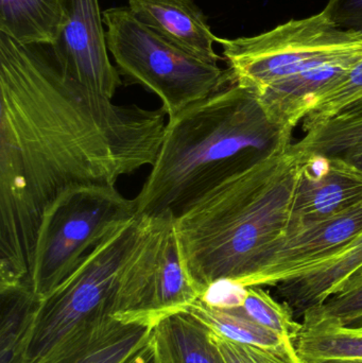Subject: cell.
Listing matches in <instances>:
<instances>
[{
	"mask_svg": "<svg viewBox=\"0 0 362 363\" xmlns=\"http://www.w3.org/2000/svg\"><path fill=\"white\" fill-rule=\"evenodd\" d=\"M166 115L89 89L55 44L0 32V289L31 284L43 218L64 192L154 164Z\"/></svg>",
	"mask_w": 362,
	"mask_h": 363,
	"instance_id": "6da1fadb",
	"label": "cell"
},
{
	"mask_svg": "<svg viewBox=\"0 0 362 363\" xmlns=\"http://www.w3.org/2000/svg\"><path fill=\"white\" fill-rule=\"evenodd\" d=\"M293 138L284 136L176 218L181 259L200 296L217 281L238 283L286 233L306 161Z\"/></svg>",
	"mask_w": 362,
	"mask_h": 363,
	"instance_id": "7a4b0ae2",
	"label": "cell"
},
{
	"mask_svg": "<svg viewBox=\"0 0 362 363\" xmlns=\"http://www.w3.org/2000/svg\"><path fill=\"white\" fill-rule=\"evenodd\" d=\"M288 134L256 95L234 84L170 117L150 174L134 199L137 217L178 218L215 186L259 160Z\"/></svg>",
	"mask_w": 362,
	"mask_h": 363,
	"instance_id": "3957f363",
	"label": "cell"
},
{
	"mask_svg": "<svg viewBox=\"0 0 362 363\" xmlns=\"http://www.w3.org/2000/svg\"><path fill=\"white\" fill-rule=\"evenodd\" d=\"M102 17L119 74L154 93L168 118L235 83L229 68L203 61L166 40L129 8L108 9Z\"/></svg>",
	"mask_w": 362,
	"mask_h": 363,
	"instance_id": "277c9868",
	"label": "cell"
},
{
	"mask_svg": "<svg viewBox=\"0 0 362 363\" xmlns=\"http://www.w3.org/2000/svg\"><path fill=\"white\" fill-rule=\"evenodd\" d=\"M137 217L135 201L115 186L89 185L64 192L45 213L30 283L44 298L65 281L108 237Z\"/></svg>",
	"mask_w": 362,
	"mask_h": 363,
	"instance_id": "5b68a950",
	"label": "cell"
},
{
	"mask_svg": "<svg viewBox=\"0 0 362 363\" xmlns=\"http://www.w3.org/2000/svg\"><path fill=\"white\" fill-rule=\"evenodd\" d=\"M135 238L117 277L112 318L155 324L200 298L181 259L171 213L137 217Z\"/></svg>",
	"mask_w": 362,
	"mask_h": 363,
	"instance_id": "8992f818",
	"label": "cell"
},
{
	"mask_svg": "<svg viewBox=\"0 0 362 363\" xmlns=\"http://www.w3.org/2000/svg\"><path fill=\"white\" fill-rule=\"evenodd\" d=\"M234 82L254 93L315 66L362 53V35L321 12L252 38H217Z\"/></svg>",
	"mask_w": 362,
	"mask_h": 363,
	"instance_id": "52a82bcc",
	"label": "cell"
},
{
	"mask_svg": "<svg viewBox=\"0 0 362 363\" xmlns=\"http://www.w3.org/2000/svg\"><path fill=\"white\" fill-rule=\"evenodd\" d=\"M138 218L100 243L55 291L42 298L23 363H35L80 328L112 317L123 259L135 238Z\"/></svg>",
	"mask_w": 362,
	"mask_h": 363,
	"instance_id": "ba28073f",
	"label": "cell"
},
{
	"mask_svg": "<svg viewBox=\"0 0 362 363\" xmlns=\"http://www.w3.org/2000/svg\"><path fill=\"white\" fill-rule=\"evenodd\" d=\"M361 234L362 202L329 219L285 233L261 252L237 284L276 287L337 253Z\"/></svg>",
	"mask_w": 362,
	"mask_h": 363,
	"instance_id": "9c48e42d",
	"label": "cell"
},
{
	"mask_svg": "<svg viewBox=\"0 0 362 363\" xmlns=\"http://www.w3.org/2000/svg\"><path fill=\"white\" fill-rule=\"evenodd\" d=\"M102 23L98 0H67L65 25L55 45L76 78L113 99L123 82L111 63Z\"/></svg>",
	"mask_w": 362,
	"mask_h": 363,
	"instance_id": "30bf717a",
	"label": "cell"
},
{
	"mask_svg": "<svg viewBox=\"0 0 362 363\" xmlns=\"http://www.w3.org/2000/svg\"><path fill=\"white\" fill-rule=\"evenodd\" d=\"M362 202V168L342 157L306 159L288 230L329 219Z\"/></svg>",
	"mask_w": 362,
	"mask_h": 363,
	"instance_id": "8fae6325",
	"label": "cell"
},
{
	"mask_svg": "<svg viewBox=\"0 0 362 363\" xmlns=\"http://www.w3.org/2000/svg\"><path fill=\"white\" fill-rule=\"evenodd\" d=\"M362 59V53L315 66L278 81L256 95L264 112L283 134L293 135L325 93L340 82Z\"/></svg>",
	"mask_w": 362,
	"mask_h": 363,
	"instance_id": "7c38bea8",
	"label": "cell"
},
{
	"mask_svg": "<svg viewBox=\"0 0 362 363\" xmlns=\"http://www.w3.org/2000/svg\"><path fill=\"white\" fill-rule=\"evenodd\" d=\"M153 328L146 322L103 318L80 328L35 363H125L150 342Z\"/></svg>",
	"mask_w": 362,
	"mask_h": 363,
	"instance_id": "4fadbf2b",
	"label": "cell"
},
{
	"mask_svg": "<svg viewBox=\"0 0 362 363\" xmlns=\"http://www.w3.org/2000/svg\"><path fill=\"white\" fill-rule=\"evenodd\" d=\"M128 8L138 21L195 57L218 64L217 36L193 0H129Z\"/></svg>",
	"mask_w": 362,
	"mask_h": 363,
	"instance_id": "5bb4252c",
	"label": "cell"
},
{
	"mask_svg": "<svg viewBox=\"0 0 362 363\" xmlns=\"http://www.w3.org/2000/svg\"><path fill=\"white\" fill-rule=\"evenodd\" d=\"M362 267V234L344 249L276 286L293 315L320 306Z\"/></svg>",
	"mask_w": 362,
	"mask_h": 363,
	"instance_id": "9a60e30c",
	"label": "cell"
},
{
	"mask_svg": "<svg viewBox=\"0 0 362 363\" xmlns=\"http://www.w3.org/2000/svg\"><path fill=\"white\" fill-rule=\"evenodd\" d=\"M153 342L162 363H225L212 330L186 311L159 320Z\"/></svg>",
	"mask_w": 362,
	"mask_h": 363,
	"instance_id": "2e32d148",
	"label": "cell"
},
{
	"mask_svg": "<svg viewBox=\"0 0 362 363\" xmlns=\"http://www.w3.org/2000/svg\"><path fill=\"white\" fill-rule=\"evenodd\" d=\"M67 0H0V32L21 44H57Z\"/></svg>",
	"mask_w": 362,
	"mask_h": 363,
	"instance_id": "e0dca14e",
	"label": "cell"
},
{
	"mask_svg": "<svg viewBox=\"0 0 362 363\" xmlns=\"http://www.w3.org/2000/svg\"><path fill=\"white\" fill-rule=\"evenodd\" d=\"M40 301L30 284L0 289V363H23Z\"/></svg>",
	"mask_w": 362,
	"mask_h": 363,
	"instance_id": "ac0fdd59",
	"label": "cell"
},
{
	"mask_svg": "<svg viewBox=\"0 0 362 363\" xmlns=\"http://www.w3.org/2000/svg\"><path fill=\"white\" fill-rule=\"evenodd\" d=\"M186 311L198 318L215 334L234 342L273 350L295 345V341L259 325L237 309L214 308L198 298Z\"/></svg>",
	"mask_w": 362,
	"mask_h": 363,
	"instance_id": "d6986e66",
	"label": "cell"
},
{
	"mask_svg": "<svg viewBox=\"0 0 362 363\" xmlns=\"http://www.w3.org/2000/svg\"><path fill=\"white\" fill-rule=\"evenodd\" d=\"M304 133L295 146L305 159L339 157L362 147V104L351 106Z\"/></svg>",
	"mask_w": 362,
	"mask_h": 363,
	"instance_id": "ffe728a7",
	"label": "cell"
},
{
	"mask_svg": "<svg viewBox=\"0 0 362 363\" xmlns=\"http://www.w3.org/2000/svg\"><path fill=\"white\" fill-rule=\"evenodd\" d=\"M295 349L304 363L362 359V333L334 324H303Z\"/></svg>",
	"mask_w": 362,
	"mask_h": 363,
	"instance_id": "44dd1931",
	"label": "cell"
},
{
	"mask_svg": "<svg viewBox=\"0 0 362 363\" xmlns=\"http://www.w3.org/2000/svg\"><path fill=\"white\" fill-rule=\"evenodd\" d=\"M247 288L248 292L244 304L234 309H237L259 325L285 338L297 341L303 324L293 320V313L289 307L283 302H278L263 287L252 286Z\"/></svg>",
	"mask_w": 362,
	"mask_h": 363,
	"instance_id": "7402d4cb",
	"label": "cell"
},
{
	"mask_svg": "<svg viewBox=\"0 0 362 363\" xmlns=\"http://www.w3.org/2000/svg\"><path fill=\"white\" fill-rule=\"evenodd\" d=\"M357 104H362V59L338 84L318 100L302 121L304 132Z\"/></svg>",
	"mask_w": 362,
	"mask_h": 363,
	"instance_id": "603a6c76",
	"label": "cell"
},
{
	"mask_svg": "<svg viewBox=\"0 0 362 363\" xmlns=\"http://www.w3.org/2000/svg\"><path fill=\"white\" fill-rule=\"evenodd\" d=\"M327 323L357 330L362 328V286L332 296L320 306L306 311L303 324Z\"/></svg>",
	"mask_w": 362,
	"mask_h": 363,
	"instance_id": "cb8c5ba5",
	"label": "cell"
},
{
	"mask_svg": "<svg viewBox=\"0 0 362 363\" xmlns=\"http://www.w3.org/2000/svg\"><path fill=\"white\" fill-rule=\"evenodd\" d=\"M248 288L232 281H220L213 284L200 300L208 306L219 309L238 308L244 304Z\"/></svg>",
	"mask_w": 362,
	"mask_h": 363,
	"instance_id": "d4e9b609",
	"label": "cell"
},
{
	"mask_svg": "<svg viewBox=\"0 0 362 363\" xmlns=\"http://www.w3.org/2000/svg\"><path fill=\"white\" fill-rule=\"evenodd\" d=\"M323 12L340 29L362 35V0H329Z\"/></svg>",
	"mask_w": 362,
	"mask_h": 363,
	"instance_id": "484cf974",
	"label": "cell"
},
{
	"mask_svg": "<svg viewBox=\"0 0 362 363\" xmlns=\"http://www.w3.org/2000/svg\"><path fill=\"white\" fill-rule=\"evenodd\" d=\"M212 334L213 340L216 343L225 363H255L249 355L244 345L234 342L213 332Z\"/></svg>",
	"mask_w": 362,
	"mask_h": 363,
	"instance_id": "4316f807",
	"label": "cell"
},
{
	"mask_svg": "<svg viewBox=\"0 0 362 363\" xmlns=\"http://www.w3.org/2000/svg\"><path fill=\"white\" fill-rule=\"evenodd\" d=\"M125 363H162L159 354H157V347L153 342V336L150 342L147 343L140 351L136 352Z\"/></svg>",
	"mask_w": 362,
	"mask_h": 363,
	"instance_id": "83f0119b",
	"label": "cell"
},
{
	"mask_svg": "<svg viewBox=\"0 0 362 363\" xmlns=\"http://www.w3.org/2000/svg\"><path fill=\"white\" fill-rule=\"evenodd\" d=\"M359 286H362V267L342 284L341 287L338 290L337 294L350 291V290L355 289V288L359 287Z\"/></svg>",
	"mask_w": 362,
	"mask_h": 363,
	"instance_id": "f1b7e54d",
	"label": "cell"
},
{
	"mask_svg": "<svg viewBox=\"0 0 362 363\" xmlns=\"http://www.w3.org/2000/svg\"><path fill=\"white\" fill-rule=\"evenodd\" d=\"M339 157H344V159L348 160L351 163L358 166L359 168H362V147L353 149V150L346 152V155H339Z\"/></svg>",
	"mask_w": 362,
	"mask_h": 363,
	"instance_id": "f546056e",
	"label": "cell"
},
{
	"mask_svg": "<svg viewBox=\"0 0 362 363\" xmlns=\"http://www.w3.org/2000/svg\"><path fill=\"white\" fill-rule=\"evenodd\" d=\"M315 363H362V359H327Z\"/></svg>",
	"mask_w": 362,
	"mask_h": 363,
	"instance_id": "4dcf8cb0",
	"label": "cell"
},
{
	"mask_svg": "<svg viewBox=\"0 0 362 363\" xmlns=\"http://www.w3.org/2000/svg\"><path fill=\"white\" fill-rule=\"evenodd\" d=\"M356 330V332H358V333H362V328H357V330Z\"/></svg>",
	"mask_w": 362,
	"mask_h": 363,
	"instance_id": "1f68e13d",
	"label": "cell"
}]
</instances>
